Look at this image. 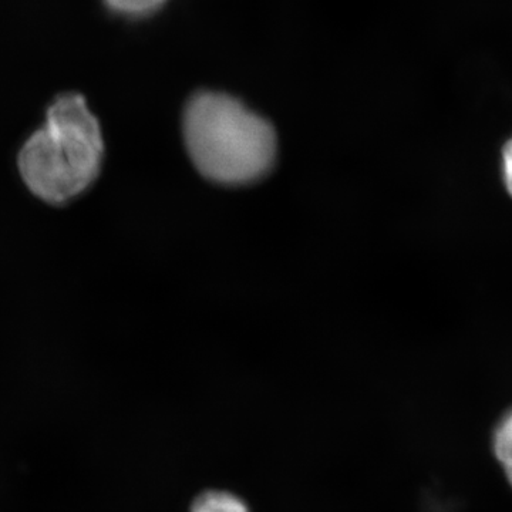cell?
Segmentation results:
<instances>
[{
	"label": "cell",
	"mask_w": 512,
	"mask_h": 512,
	"mask_svg": "<svg viewBox=\"0 0 512 512\" xmlns=\"http://www.w3.org/2000/svg\"><path fill=\"white\" fill-rule=\"evenodd\" d=\"M190 512H251L238 495L222 490H208L192 501Z\"/></svg>",
	"instance_id": "3957f363"
},
{
	"label": "cell",
	"mask_w": 512,
	"mask_h": 512,
	"mask_svg": "<svg viewBox=\"0 0 512 512\" xmlns=\"http://www.w3.org/2000/svg\"><path fill=\"white\" fill-rule=\"evenodd\" d=\"M100 124L80 94H63L46 120L23 144L18 164L29 190L43 201L62 204L82 194L103 164Z\"/></svg>",
	"instance_id": "7a4b0ae2"
},
{
	"label": "cell",
	"mask_w": 512,
	"mask_h": 512,
	"mask_svg": "<svg viewBox=\"0 0 512 512\" xmlns=\"http://www.w3.org/2000/svg\"><path fill=\"white\" fill-rule=\"evenodd\" d=\"M494 451L512 485V410L505 414L495 430Z\"/></svg>",
	"instance_id": "277c9868"
},
{
	"label": "cell",
	"mask_w": 512,
	"mask_h": 512,
	"mask_svg": "<svg viewBox=\"0 0 512 512\" xmlns=\"http://www.w3.org/2000/svg\"><path fill=\"white\" fill-rule=\"evenodd\" d=\"M183 134L198 173L224 187L258 183L278 157L272 124L224 93L195 94L184 110Z\"/></svg>",
	"instance_id": "6da1fadb"
},
{
	"label": "cell",
	"mask_w": 512,
	"mask_h": 512,
	"mask_svg": "<svg viewBox=\"0 0 512 512\" xmlns=\"http://www.w3.org/2000/svg\"><path fill=\"white\" fill-rule=\"evenodd\" d=\"M501 171H503L505 190L512 197V137L505 143L503 154H501Z\"/></svg>",
	"instance_id": "8992f818"
},
{
	"label": "cell",
	"mask_w": 512,
	"mask_h": 512,
	"mask_svg": "<svg viewBox=\"0 0 512 512\" xmlns=\"http://www.w3.org/2000/svg\"><path fill=\"white\" fill-rule=\"evenodd\" d=\"M167 0H104L107 8L127 18H141L156 12Z\"/></svg>",
	"instance_id": "5b68a950"
}]
</instances>
